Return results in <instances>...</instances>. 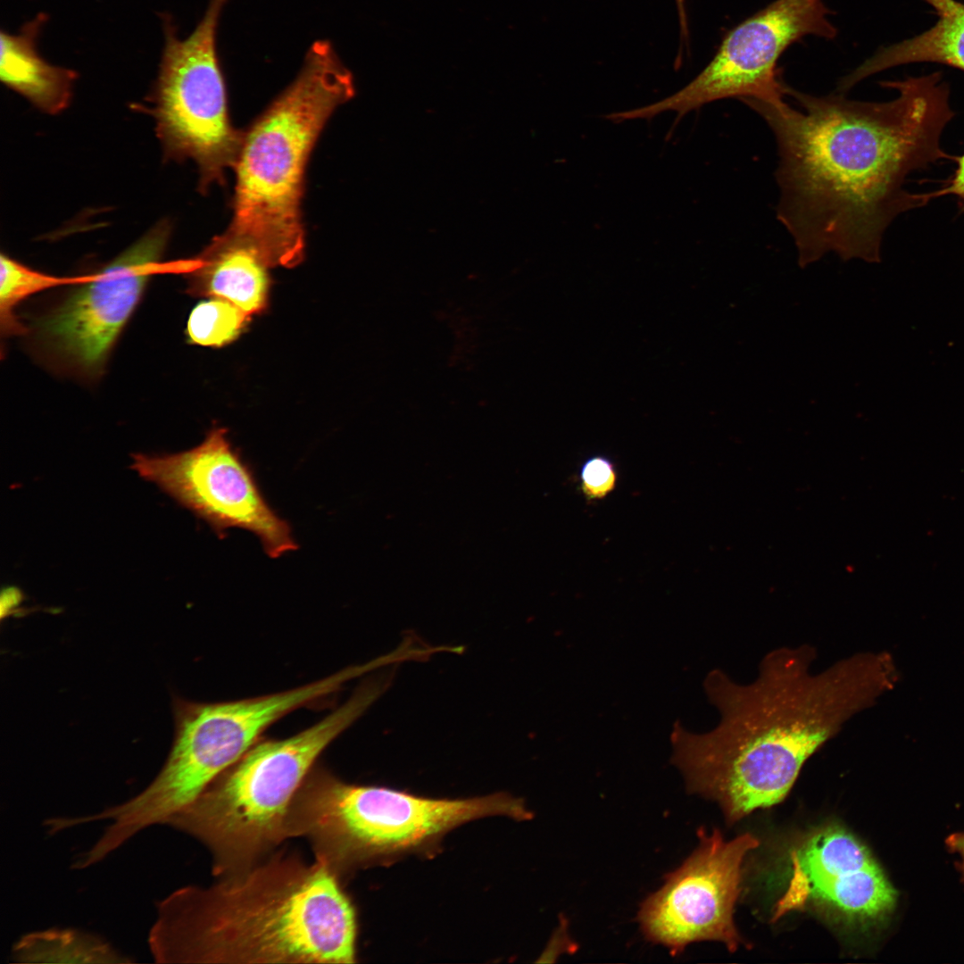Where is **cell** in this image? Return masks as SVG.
Instances as JSON below:
<instances>
[{"label":"cell","mask_w":964,"mask_h":964,"mask_svg":"<svg viewBox=\"0 0 964 964\" xmlns=\"http://www.w3.org/2000/svg\"><path fill=\"white\" fill-rule=\"evenodd\" d=\"M956 160L957 168L954 175L948 181L946 187L938 191L929 193V196L930 199H932L944 195H954L962 202V207L964 209V154L958 157Z\"/></svg>","instance_id":"22"},{"label":"cell","mask_w":964,"mask_h":964,"mask_svg":"<svg viewBox=\"0 0 964 964\" xmlns=\"http://www.w3.org/2000/svg\"><path fill=\"white\" fill-rule=\"evenodd\" d=\"M785 889L774 919L813 907L850 923L884 919L897 893L868 849L846 830L829 826L790 851Z\"/></svg>","instance_id":"13"},{"label":"cell","mask_w":964,"mask_h":964,"mask_svg":"<svg viewBox=\"0 0 964 964\" xmlns=\"http://www.w3.org/2000/svg\"><path fill=\"white\" fill-rule=\"evenodd\" d=\"M355 907L321 862L276 851L156 904L148 945L158 963H355Z\"/></svg>","instance_id":"3"},{"label":"cell","mask_w":964,"mask_h":964,"mask_svg":"<svg viewBox=\"0 0 964 964\" xmlns=\"http://www.w3.org/2000/svg\"><path fill=\"white\" fill-rule=\"evenodd\" d=\"M250 316L232 303L211 298L192 311L187 333L194 344L221 346L236 339Z\"/></svg>","instance_id":"19"},{"label":"cell","mask_w":964,"mask_h":964,"mask_svg":"<svg viewBox=\"0 0 964 964\" xmlns=\"http://www.w3.org/2000/svg\"><path fill=\"white\" fill-rule=\"evenodd\" d=\"M699 844L663 885L640 904L637 921L644 937L675 956L691 943H723L735 951L742 939L734 922L743 862L759 845L751 834L730 841L713 830L698 833Z\"/></svg>","instance_id":"11"},{"label":"cell","mask_w":964,"mask_h":964,"mask_svg":"<svg viewBox=\"0 0 964 964\" xmlns=\"http://www.w3.org/2000/svg\"><path fill=\"white\" fill-rule=\"evenodd\" d=\"M354 94L353 77L332 45L317 41L295 79L244 134L228 231L253 243L271 267L292 268L303 258L307 161L329 116Z\"/></svg>","instance_id":"4"},{"label":"cell","mask_w":964,"mask_h":964,"mask_svg":"<svg viewBox=\"0 0 964 964\" xmlns=\"http://www.w3.org/2000/svg\"><path fill=\"white\" fill-rule=\"evenodd\" d=\"M685 2H686V0H676L677 10H678V14H679L680 25H681L682 29H686V14Z\"/></svg>","instance_id":"24"},{"label":"cell","mask_w":964,"mask_h":964,"mask_svg":"<svg viewBox=\"0 0 964 964\" xmlns=\"http://www.w3.org/2000/svg\"><path fill=\"white\" fill-rule=\"evenodd\" d=\"M16 963H130L98 936L74 928H50L22 935L12 946Z\"/></svg>","instance_id":"17"},{"label":"cell","mask_w":964,"mask_h":964,"mask_svg":"<svg viewBox=\"0 0 964 964\" xmlns=\"http://www.w3.org/2000/svg\"><path fill=\"white\" fill-rule=\"evenodd\" d=\"M171 227L162 220L120 256L71 294L42 324L53 348L77 369L94 372L104 364L153 276L188 273L194 261L164 262Z\"/></svg>","instance_id":"12"},{"label":"cell","mask_w":964,"mask_h":964,"mask_svg":"<svg viewBox=\"0 0 964 964\" xmlns=\"http://www.w3.org/2000/svg\"><path fill=\"white\" fill-rule=\"evenodd\" d=\"M46 15L39 14L18 34L1 32V80L41 111L56 114L70 104L77 73L52 65L38 54L37 37Z\"/></svg>","instance_id":"15"},{"label":"cell","mask_w":964,"mask_h":964,"mask_svg":"<svg viewBox=\"0 0 964 964\" xmlns=\"http://www.w3.org/2000/svg\"><path fill=\"white\" fill-rule=\"evenodd\" d=\"M577 949L578 944L569 935L568 920L562 918L538 961L554 962L561 954L573 953Z\"/></svg>","instance_id":"21"},{"label":"cell","mask_w":964,"mask_h":964,"mask_svg":"<svg viewBox=\"0 0 964 964\" xmlns=\"http://www.w3.org/2000/svg\"><path fill=\"white\" fill-rule=\"evenodd\" d=\"M195 260L187 273L191 295L227 300L249 316L265 308L272 267L253 243L227 230Z\"/></svg>","instance_id":"14"},{"label":"cell","mask_w":964,"mask_h":964,"mask_svg":"<svg viewBox=\"0 0 964 964\" xmlns=\"http://www.w3.org/2000/svg\"><path fill=\"white\" fill-rule=\"evenodd\" d=\"M490 816L528 820L524 802L503 793L431 799L344 781L315 765L287 816L289 838H303L315 860L342 882L357 870L427 849L466 822Z\"/></svg>","instance_id":"5"},{"label":"cell","mask_w":964,"mask_h":964,"mask_svg":"<svg viewBox=\"0 0 964 964\" xmlns=\"http://www.w3.org/2000/svg\"><path fill=\"white\" fill-rule=\"evenodd\" d=\"M370 704L365 693L355 691L298 734L258 741L165 825L207 849L217 877L263 860L288 839L290 803L319 756Z\"/></svg>","instance_id":"6"},{"label":"cell","mask_w":964,"mask_h":964,"mask_svg":"<svg viewBox=\"0 0 964 964\" xmlns=\"http://www.w3.org/2000/svg\"><path fill=\"white\" fill-rule=\"evenodd\" d=\"M371 669L370 662L351 666L294 689L242 700L176 699L170 754L150 785L129 800L132 815L145 826L164 824L248 752L273 723L334 694Z\"/></svg>","instance_id":"7"},{"label":"cell","mask_w":964,"mask_h":964,"mask_svg":"<svg viewBox=\"0 0 964 964\" xmlns=\"http://www.w3.org/2000/svg\"><path fill=\"white\" fill-rule=\"evenodd\" d=\"M132 467L206 521L220 538L231 528L247 530L272 559L298 548L291 527L269 505L225 428H213L199 445L185 452L137 454Z\"/></svg>","instance_id":"10"},{"label":"cell","mask_w":964,"mask_h":964,"mask_svg":"<svg viewBox=\"0 0 964 964\" xmlns=\"http://www.w3.org/2000/svg\"><path fill=\"white\" fill-rule=\"evenodd\" d=\"M824 0H775L732 29L706 67L675 94L636 109L610 113L613 121L652 119L691 111L725 98L782 104L785 86L777 71L782 54L807 36L834 39L837 29Z\"/></svg>","instance_id":"9"},{"label":"cell","mask_w":964,"mask_h":964,"mask_svg":"<svg viewBox=\"0 0 964 964\" xmlns=\"http://www.w3.org/2000/svg\"><path fill=\"white\" fill-rule=\"evenodd\" d=\"M814 646L767 652L756 679L740 684L719 669L703 689L718 725L692 732L676 721L671 763L686 789L716 801L729 822L787 795L808 760L898 679L886 652H860L813 673Z\"/></svg>","instance_id":"2"},{"label":"cell","mask_w":964,"mask_h":964,"mask_svg":"<svg viewBox=\"0 0 964 964\" xmlns=\"http://www.w3.org/2000/svg\"><path fill=\"white\" fill-rule=\"evenodd\" d=\"M579 477L581 491L589 500L604 498L614 490L617 482L614 463L602 455L587 459L580 469Z\"/></svg>","instance_id":"20"},{"label":"cell","mask_w":964,"mask_h":964,"mask_svg":"<svg viewBox=\"0 0 964 964\" xmlns=\"http://www.w3.org/2000/svg\"><path fill=\"white\" fill-rule=\"evenodd\" d=\"M228 0H210L204 18L187 38L164 19V48L152 94L156 134L165 156L191 159L200 187L222 182L235 167L244 134L229 119L224 79L216 52V30Z\"/></svg>","instance_id":"8"},{"label":"cell","mask_w":964,"mask_h":964,"mask_svg":"<svg viewBox=\"0 0 964 964\" xmlns=\"http://www.w3.org/2000/svg\"><path fill=\"white\" fill-rule=\"evenodd\" d=\"M946 844L952 852H957L960 858V864L964 878V832L952 834L946 839Z\"/></svg>","instance_id":"23"},{"label":"cell","mask_w":964,"mask_h":964,"mask_svg":"<svg viewBox=\"0 0 964 964\" xmlns=\"http://www.w3.org/2000/svg\"><path fill=\"white\" fill-rule=\"evenodd\" d=\"M0 260V323L3 336L20 335L24 332V327L14 315V309L27 297L54 287L81 285L92 277V274L54 277L34 270L4 253Z\"/></svg>","instance_id":"18"},{"label":"cell","mask_w":964,"mask_h":964,"mask_svg":"<svg viewBox=\"0 0 964 964\" xmlns=\"http://www.w3.org/2000/svg\"><path fill=\"white\" fill-rule=\"evenodd\" d=\"M924 1L937 14L935 25L918 36L878 50L840 80L843 91L884 70L912 62H937L964 71V4L957 0Z\"/></svg>","instance_id":"16"},{"label":"cell","mask_w":964,"mask_h":964,"mask_svg":"<svg viewBox=\"0 0 964 964\" xmlns=\"http://www.w3.org/2000/svg\"><path fill=\"white\" fill-rule=\"evenodd\" d=\"M883 84L897 90L896 98L855 101L785 86L802 112L785 102L742 100L776 138L777 216L802 268L829 252L844 262H878L889 224L930 200L903 185L910 172L947 157L940 141L954 116L948 87L940 73Z\"/></svg>","instance_id":"1"}]
</instances>
